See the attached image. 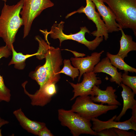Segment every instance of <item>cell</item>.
Returning <instances> with one entry per match:
<instances>
[{
    "mask_svg": "<svg viewBox=\"0 0 136 136\" xmlns=\"http://www.w3.org/2000/svg\"><path fill=\"white\" fill-rule=\"evenodd\" d=\"M102 50L100 52H94L90 56L85 57H71L70 60L75 67L79 70L80 74L78 79L79 82L83 74L93 72L94 67L100 61L101 54L104 52Z\"/></svg>",
    "mask_w": 136,
    "mask_h": 136,
    "instance_id": "12",
    "label": "cell"
},
{
    "mask_svg": "<svg viewBox=\"0 0 136 136\" xmlns=\"http://www.w3.org/2000/svg\"><path fill=\"white\" fill-rule=\"evenodd\" d=\"M112 10L119 26L129 28L136 36V0H102Z\"/></svg>",
    "mask_w": 136,
    "mask_h": 136,
    "instance_id": "3",
    "label": "cell"
},
{
    "mask_svg": "<svg viewBox=\"0 0 136 136\" xmlns=\"http://www.w3.org/2000/svg\"><path fill=\"white\" fill-rule=\"evenodd\" d=\"M63 66L59 72V73H63L71 77L72 80L79 76L80 72L78 69L76 67H74L71 65L70 60L65 59L63 61Z\"/></svg>",
    "mask_w": 136,
    "mask_h": 136,
    "instance_id": "22",
    "label": "cell"
},
{
    "mask_svg": "<svg viewBox=\"0 0 136 136\" xmlns=\"http://www.w3.org/2000/svg\"><path fill=\"white\" fill-rule=\"evenodd\" d=\"M13 114L23 129L35 135H38L39 131L46 126L44 122L32 120L28 118L21 108L14 111Z\"/></svg>",
    "mask_w": 136,
    "mask_h": 136,
    "instance_id": "16",
    "label": "cell"
},
{
    "mask_svg": "<svg viewBox=\"0 0 136 136\" xmlns=\"http://www.w3.org/2000/svg\"></svg>",
    "mask_w": 136,
    "mask_h": 136,
    "instance_id": "32",
    "label": "cell"
},
{
    "mask_svg": "<svg viewBox=\"0 0 136 136\" xmlns=\"http://www.w3.org/2000/svg\"><path fill=\"white\" fill-rule=\"evenodd\" d=\"M96 135L99 136H117L113 128L103 129L96 132Z\"/></svg>",
    "mask_w": 136,
    "mask_h": 136,
    "instance_id": "25",
    "label": "cell"
},
{
    "mask_svg": "<svg viewBox=\"0 0 136 136\" xmlns=\"http://www.w3.org/2000/svg\"><path fill=\"white\" fill-rule=\"evenodd\" d=\"M119 28L122 35L120 41V49L117 55L124 59L130 51L136 50V43L133 41L131 36L126 35L121 27L119 26Z\"/></svg>",
    "mask_w": 136,
    "mask_h": 136,
    "instance_id": "18",
    "label": "cell"
},
{
    "mask_svg": "<svg viewBox=\"0 0 136 136\" xmlns=\"http://www.w3.org/2000/svg\"><path fill=\"white\" fill-rule=\"evenodd\" d=\"M39 136H53L54 135L46 126L41 129L39 132Z\"/></svg>",
    "mask_w": 136,
    "mask_h": 136,
    "instance_id": "27",
    "label": "cell"
},
{
    "mask_svg": "<svg viewBox=\"0 0 136 136\" xmlns=\"http://www.w3.org/2000/svg\"><path fill=\"white\" fill-rule=\"evenodd\" d=\"M76 98L71 110L83 117L90 120L92 118H97L109 111L116 109L118 107L117 105L96 104L89 95L79 96Z\"/></svg>",
    "mask_w": 136,
    "mask_h": 136,
    "instance_id": "6",
    "label": "cell"
},
{
    "mask_svg": "<svg viewBox=\"0 0 136 136\" xmlns=\"http://www.w3.org/2000/svg\"><path fill=\"white\" fill-rule=\"evenodd\" d=\"M83 75V80L80 83L75 84L67 81L74 89V94L70 100L78 96L91 95L93 86H98L101 83V80L93 72L84 73Z\"/></svg>",
    "mask_w": 136,
    "mask_h": 136,
    "instance_id": "10",
    "label": "cell"
},
{
    "mask_svg": "<svg viewBox=\"0 0 136 136\" xmlns=\"http://www.w3.org/2000/svg\"><path fill=\"white\" fill-rule=\"evenodd\" d=\"M35 39L39 44V49L37 52L38 54L36 57L39 59L42 60L45 58V55L51 46L50 44L46 42L39 36H36Z\"/></svg>",
    "mask_w": 136,
    "mask_h": 136,
    "instance_id": "23",
    "label": "cell"
},
{
    "mask_svg": "<svg viewBox=\"0 0 136 136\" xmlns=\"http://www.w3.org/2000/svg\"><path fill=\"white\" fill-rule=\"evenodd\" d=\"M23 4V0L11 6L5 2L0 15V37L11 50L16 35L23 25V21L20 16Z\"/></svg>",
    "mask_w": 136,
    "mask_h": 136,
    "instance_id": "2",
    "label": "cell"
},
{
    "mask_svg": "<svg viewBox=\"0 0 136 136\" xmlns=\"http://www.w3.org/2000/svg\"><path fill=\"white\" fill-rule=\"evenodd\" d=\"M117 117L116 115L107 121H101L97 118H92L91 121L92 122V129L97 132L106 128H115L126 130L132 129L136 131V121L132 117L127 120L123 122H117L114 120Z\"/></svg>",
    "mask_w": 136,
    "mask_h": 136,
    "instance_id": "11",
    "label": "cell"
},
{
    "mask_svg": "<svg viewBox=\"0 0 136 136\" xmlns=\"http://www.w3.org/2000/svg\"><path fill=\"white\" fill-rule=\"evenodd\" d=\"M64 23L62 21L58 24L55 23L52 26L49 32L42 30L41 32L44 33L45 37H47L48 35L50 34L51 38L53 39H58L60 46H61V43L63 41L67 40H72L84 45L89 50L93 51L95 50L103 41V37H96L92 41L87 40L85 37V34L86 32L89 33L90 32L85 26L81 27L80 30L75 33L65 34L63 31Z\"/></svg>",
    "mask_w": 136,
    "mask_h": 136,
    "instance_id": "4",
    "label": "cell"
},
{
    "mask_svg": "<svg viewBox=\"0 0 136 136\" xmlns=\"http://www.w3.org/2000/svg\"><path fill=\"white\" fill-rule=\"evenodd\" d=\"M58 113L61 124L68 128L73 136H79L82 134L96 135V132L92 129L91 120L83 117L71 110L59 109Z\"/></svg>",
    "mask_w": 136,
    "mask_h": 136,
    "instance_id": "5",
    "label": "cell"
},
{
    "mask_svg": "<svg viewBox=\"0 0 136 136\" xmlns=\"http://www.w3.org/2000/svg\"><path fill=\"white\" fill-rule=\"evenodd\" d=\"M54 4L51 0H23L20 13L23 22V38L29 34L33 21L45 9L53 7Z\"/></svg>",
    "mask_w": 136,
    "mask_h": 136,
    "instance_id": "7",
    "label": "cell"
},
{
    "mask_svg": "<svg viewBox=\"0 0 136 136\" xmlns=\"http://www.w3.org/2000/svg\"><path fill=\"white\" fill-rule=\"evenodd\" d=\"M45 58V64L37 67L29 75L31 79L36 81L40 88L48 83H57L60 78L59 72L63 62L60 49L51 46Z\"/></svg>",
    "mask_w": 136,
    "mask_h": 136,
    "instance_id": "1",
    "label": "cell"
},
{
    "mask_svg": "<svg viewBox=\"0 0 136 136\" xmlns=\"http://www.w3.org/2000/svg\"><path fill=\"white\" fill-rule=\"evenodd\" d=\"M92 93L90 96L94 102L100 103L101 104H107L109 106H119L121 104L116 98L115 93L116 91L111 86H108L105 90L99 88L98 86L95 85L92 89Z\"/></svg>",
    "mask_w": 136,
    "mask_h": 136,
    "instance_id": "13",
    "label": "cell"
},
{
    "mask_svg": "<svg viewBox=\"0 0 136 136\" xmlns=\"http://www.w3.org/2000/svg\"><path fill=\"white\" fill-rule=\"evenodd\" d=\"M9 123V122L8 121L5 120L0 117V136H3L2 133L1 127L3 125L7 124Z\"/></svg>",
    "mask_w": 136,
    "mask_h": 136,
    "instance_id": "29",
    "label": "cell"
},
{
    "mask_svg": "<svg viewBox=\"0 0 136 136\" xmlns=\"http://www.w3.org/2000/svg\"><path fill=\"white\" fill-rule=\"evenodd\" d=\"M107 56L109 58L111 63L116 68L123 70L124 72H128L132 73H136V69L126 63L117 54H112L109 52H107Z\"/></svg>",
    "mask_w": 136,
    "mask_h": 136,
    "instance_id": "21",
    "label": "cell"
},
{
    "mask_svg": "<svg viewBox=\"0 0 136 136\" xmlns=\"http://www.w3.org/2000/svg\"><path fill=\"white\" fill-rule=\"evenodd\" d=\"M86 5L85 7H81L77 11L68 14L67 16L69 17L76 13H84L88 18L91 20L95 24L97 30L91 33L96 37H104L106 41L109 38V35L106 25L100 17L98 12L95 10V6L91 0H86Z\"/></svg>",
    "mask_w": 136,
    "mask_h": 136,
    "instance_id": "8",
    "label": "cell"
},
{
    "mask_svg": "<svg viewBox=\"0 0 136 136\" xmlns=\"http://www.w3.org/2000/svg\"><path fill=\"white\" fill-rule=\"evenodd\" d=\"M117 136H135L136 134L134 131L129 132L127 130L113 128Z\"/></svg>",
    "mask_w": 136,
    "mask_h": 136,
    "instance_id": "26",
    "label": "cell"
},
{
    "mask_svg": "<svg viewBox=\"0 0 136 136\" xmlns=\"http://www.w3.org/2000/svg\"><path fill=\"white\" fill-rule=\"evenodd\" d=\"M132 110V117L134 120L136 121V106L133 107L131 109Z\"/></svg>",
    "mask_w": 136,
    "mask_h": 136,
    "instance_id": "30",
    "label": "cell"
},
{
    "mask_svg": "<svg viewBox=\"0 0 136 136\" xmlns=\"http://www.w3.org/2000/svg\"><path fill=\"white\" fill-rule=\"evenodd\" d=\"M91 1L105 22L108 33L120 31L119 25L116 21V16L110 8L105 5L102 0Z\"/></svg>",
    "mask_w": 136,
    "mask_h": 136,
    "instance_id": "14",
    "label": "cell"
},
{
    "mask_svg": "<svg viewBox=\"0 0 136 136\" xmlns=\"http://www.w3.org/2000/svg\"><path fill=\"white\" fill-rule=\"evenodd\" d=\"M11 51L12 57L9 65L14 64L15 68L20 70L24 68L25 61L27 58L35 55L37 56L38 54L37 52L32 54L26 55H24L21 53H17L15 50L13 45L11 47Z\"/></svg>",
    "mask_w": 136,
    "mask_h": 136,
    "instance_id": "20",
    "label": "cell"
},
{
    "mask_svg": "<svg viewBox=\"0 0 136 136\" xmlns=\"http://www.w3.org/2000/svg\"><path fill=\"white\" fill-rule=\"evenodd\" d=\"M27 83V81H25L22 85L24 93L30 98L31 104L33 106H45L50 102L52 97L57 93L55 83L46 84L33 94L29 93L26 90L25 85Z\"/></svg>",
    "mask_w": 136,
    "mask_h": 136,
    "instance_id": "9",
    "label": "cell"
},
{
    "mask_svg": "<svg viewBox=\"0 0 136 136\" xmlns=\"http://www.w3.org/2000/svg\"><path fill=\"white\" fill-rule=\"evenodd\" d=\"M120 86L122 88L121 96L123 100L122 110L119 115L115 119V121H119L124 115L128 109H131L136 106V100L134 99L135 94L128 86L121 83Z\"/></svg>",
    "mask_w": 136,
    "mask_h": 136,
    "instance_id": "17",
    "label": "cell"
},
{
    "mask_svg": "<svg viewBox=\"0 0 136 136\" xmlns=\"http://www.w3.org/2000/svg\"><path fill=\"white\" fill-rule=\"evenodd\" d=\"M2 1H4L5 3L7 1V0H2Z\"/></svg>",
    "mask_w": 136,
    "mask_h": 136,
    "instance_id": "31",
    "label": "cell"
},
{
    "mask_svg": "<svg viewBox=\"0 0 136 136\" xmlns=\"http://www.w3.org/2000/svg\"><path fill=\"white\" fill-rule=\"evenodd\" d=\"M93 72L95 73L102 72L108 74L111 77L110 79L111 82H115L120 86L122 83V73L118 71L117 68L111 64L108 57L102 59L96 65Z\"/></svg>",
    "mask_w": 136,
    "mask_h": 136,
    "instance_id": "15",
    "label": "cell"
},
{
    "mask_svg": "<svg viewBox=\"0 0 136 136\" xmlns=\"http://www.w3.org/2000/svg\"><path fill=\"white\" fill-rule=\"evenodd\" d=\"M12 53L11 50L7 46L0 47V59L3 57L7 58ZM11 94L10 90L5 85L3 77L0 75V102H9Z\"/></svg>",
    "mask_w": 136,
    "mask_h": 136,
    "instance_id": "19",
    "label": "cell"
},
{
    "mask_svg": "<svg viewBox=\"0 0 136 136\" xmlns=\"http://www.w3.org/2000/svg\"><path fill=\"white\" fill-rule=\"evenodd\" d=\"M64 50L72 52L74 55L75 57H83L85 55V54L83 53H79L75 51H73L68 49H65Z\"/></svg>",
    "mask_w": 136,
    "mask_h": 136,
    "instance_id": "28",
    "label": "cell"
},
{
    "mask_svg": "<svg viewBox=\"0 0 136 136\" xmlns=\"http://www.w3.org/2000/svg\"><path fill=\"white\" fill-rule=\"evenodd\" d=\"M128 73L124 72L122 75V83L130 87L136 94V76L128 75Z\"/></svg>",
    "mask_w": 136,
    "mask_h": 136,
    "instance_id": "24",
    "label": "cell"
}]
</instances>
